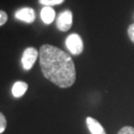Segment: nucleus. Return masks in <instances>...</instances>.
Listing matches in <instances>:
<instances>
[{
  "label": "nucleus",
  "instance_id": "1",
  "mask_svg": "<svg viewBox=\"0 0 134 134\" xmlns=\"http://www.w3.org/2000/svg\"><path fill=\"white\" fill-rule=\"evenodd\" d=\"M43 76L62 88L72 86L77 77L76 67L70 55L52 45L45 44L39 50Z\"/></svg>",
  "mask_w": 134,
  "mask_h": 134
},
{
  "label": "nucleus",
  "instance_id": "2",
  "mask_svg": "<svg viewBox=\"0 0 134 134\" xmlns=\"http://www.w3.org/2000/svg\"><path fill=\"white\" fill-rule=\"evenodd\" d=\"M67 48L70 50V52L72 55H80L83 51V43L81 36L77 34H71L66 40Z\"/></svg>",
  "mask_w": 134,
  "mask_h": 134
},
{
  "label": "nucleus",
  "instance_id": "3",
  "mask_svg": "<svg viewBox=\"0 0 134 134\" xmlns=\"http://www.w3.org/2000/svg\"><path fill=\"white\" fill-rule=\"evenodd\" d=\"M39 57V52L37 49L30 47L27 48L23 52L22 55V66L23 69L26 71H29L33 68L35 62L37 61V59Z\"/></svg>",
  "mask_w": 134,
  "mask_h": 134
},
{
  "label": "nucleus",
  "instance_id": "4",
  "mask_svg": "<svg viewBox=\"0 0 134 134\" xmlns=\"http://www.w3.org/2000/svg\"><path fill=\"white\" fill-rule=\"evenodd\" d=\"M72 13L71 10H65L59 15L57 19V28L62 32H67L72 28Z\"/></svg>",
  "mask_w": 134,
  "mask_h": 134
},
{
  "label": "nucleus",
  "instance_id": "5",
  "mask_svg": "<svg viewBox=\"0 0 134 134\" xmlns=\"http://www.w3.org/2000/svg\"><path fill=\"white\" fill-rule=\"evenodd\" d=\"M15 17L18 20H21L26 23H33L36 18L35 11L30 7H25L22 9L17 10L15 12Z\"/></svg>",
  "mask_w": 134,
  "mask_h": 134
},
{
  "label": "nucleus",
  "instance_id": "6",
  "mask_svg": "<svg viewBox=\"0 0 134 134\" xmlns=\"http://www.w3.org/2000/svg\"><path fill=\"white\" fill-rule=\"evenodd\" d=\"M86 126H87V128L91 134H106L103 126L93 117H90V116L86 117Z\"/></svg>",
  "mask_w": 134,
  "mask_h": 134
},
{
  "label": "nucleus",
  "instance_id": "7",
  "mask_svg": "<svg viewBox=\"0 0 134 134\" xmlns=\"http://www.w3.org/2000/svg\"><path fill=\"white\" fill-rule=\"evenodd\" d=\"M55 10L50 6H45L41 11V19L45 24H51L55 19Z\"/></svg>",
  "mask_w": 134,
  "mask_h": 134
},
{
  "label": "nucleus",
  "instance_id": "8",
  "mask_svg": "<svg viewBox=\"0 0 134 134\" xmlns=\"http://www.w3.org/2000/svg\"><path fill=\"white\" fill-rule=\"evenodd\" d=\"M28 90V85L25 81H16L12 86V94L15 97H21L25 94Z\"/></svg>",
  "mask_w": 134,
  "mask_h": 134
},
{
  "label": "nucleus",
  "instance_id": "9",
  "mask_svg": "<svg viewBox=\"0 0 134 134\" xmlns=\"http://www.w3.org/2000/svg\"><path fill=\"white\" fill-rule=\"evenodd\" d=\"M40 4L44 5V6H55V5H60L62 4L65 0H38Z\"/></svg>",
  "mask_w": 134,
  "mask_h": 134
},
{
  "label": "nucleus",
  "instance_id": "10",
  "mask_svg": "<svg viewBox=\"0 0 134 134\" xmlns=\"http://www.w3.org/2000/svg\"><path fill=\"white\" fill-rule=\"evenodd\" d=\"M7 127V120L3 113L0 112V133L4 132Z\"/></svg>",
  "mask_w": 134,
  "mask_h": 134
},
{
  "label": "nucleus",
  "instance_id": "11",
  "mask_svg": "<svg viewBox=\"0 0 134 134\" xmlns=\"http://www.w3.org/2000/svg\"><path fill=\"white\" fill-rule=\"evenodd\" d=\"M117 134H134V127H132V126H124L117 132Z\"/></svg>",
  "mask_w": 134,
  "mask_h": 134
},
{
  "label": "nucleus",
  "instance_id": "12",
  "mask_svg": "<svg viewBox=\"0 0 134 134\" xmlns=\"http://www.w3.org/2000/svg\"><path fill=\"white\" fill-rule=\"evenodd\" d=\"M127 34H128V37H129L130 41L134 44V23L128 26V28H127Z\"/></svg>",
  "mask_w": 134,
  "mask_h": 134
},
{
  "label": "nucleus",
  "instance_id": "13",
  "mask_svg": "<svg viewBox=\"0 0 134 134\" xmlns=\"http://www.w3.org/2000/svg\"><path fill=\"white\" fill-rule=\"evenodd\" d=\"M8 20V16L6 14V12L3 10H0V26L4 25Z\"/></svg>",
  "mask_w": 134,
  "mask_h": 134
}]
</instances>
